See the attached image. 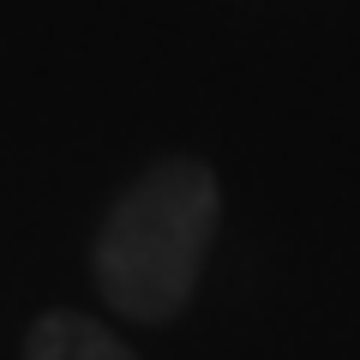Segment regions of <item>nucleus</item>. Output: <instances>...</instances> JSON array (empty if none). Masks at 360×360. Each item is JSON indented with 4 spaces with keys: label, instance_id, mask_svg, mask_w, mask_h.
<instances>
[{
    "label": "nucleus",
    "instance_id": "f257e3e1",
    "mask_svg": "<svg viewBox=\"0 0 360 360\" xmlns=\"http://www.w3.org/2000/svg\"><path fill=\"white\" fill-rule=\"evenodd\" d=\"M222 222V180L205 156H162L108 205L90 240V276L108 312L174 324L193 307L205 252Z\"/></svg>",
    "mask_w": 360,
    "mask_h": 360
},
{
    "label": "nucleus",
    "instance_id": "f03ea898",
    "mask_svg": "<svg viewBox=\"0 0 360 360\" xmlns=\"http://www.w3.org/2000/svg\"><path fill=\"white\" fill-rule=\"evenodd\" d=\"M18 360H139L108 324H96L90 312L72 307H49L42 319H30L25 330V354Z\"/></svg>",
    "mask_w": 360,
    "mask_h": 360
}]
</instances>
